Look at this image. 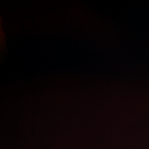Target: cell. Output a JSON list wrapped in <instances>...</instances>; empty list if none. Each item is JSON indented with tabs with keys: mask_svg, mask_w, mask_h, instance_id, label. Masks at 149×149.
<instances>
[]
</instances>
